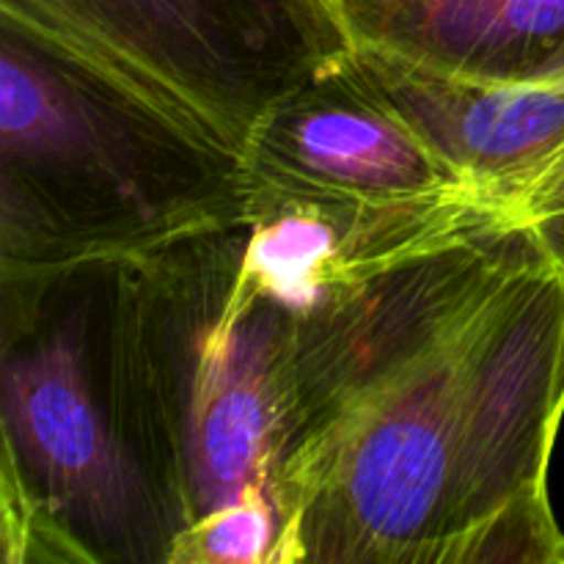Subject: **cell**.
Instances as JSON below:
<instances>
[{"label": "cell", "mask_w": 564, "mask_h": 564, "mask_svg": "<svg viewBox=\"0 0 564 564\" xmlns=\"http://www.w3.org/2000/svg\"><path fill=\"white\" fill-rule=\"evenodd\" d=\"M242 246L246 215L121 257L132 375L185 529L273 490L284 441L295 319L248 279Z\"/></svg>", "instance_id": "obj_4"}, {"label": "cell", "mask_w": 564, "mask_h": 564, "mask_svg": "<svg viewBox=\"0 0 564 564\" xmlns=\"http://www.w3.org/2000/svg\"><path fill=\"white\" fill-rule=\"evenodd\" d=\"M242 171L246 207H402L485 196L435 154L352 47L257 121L242 147Z\"/></svg>", "instance_id": "obj_6"}, {"label": "cell", "mask_w": 564, "mask_h": 564, "mask_svg": "<svg viewBox=\"0 0 564 564\" xmlns=\"http://www.w3.org/2000/svg\"><path fill=\"white\" fill-rule=\"evenodd\" d=\"M564 268L518 215L292 325L273 564H564Z\"/></svg>", "instance_id": "obj_1"}, {"label": "cell", "mask_w": 564, "mask_h": 564, "mask_svg": "<svg viewBox=\"0 0 564 564\" xmlns=\"http://www.w3.org/2000/svg\"><path fill=\"white\" fill-rule=\"evenodd\" d=\"M516 213L540 231L564 268V149L518 196Z\"/></svg>", "instance_id": "obj_10"}, {"label": "cell", "mask_w": 564, "mask_h": 564, "mask_svg": "<svg viewBox=\"0 0 564 564\" xmlns=\"http://www.w3.org/2000/svg\"><path fill=\"white\" fill-rule=\"evenodd\" d=\"M3 564H169L185 532L149 441L121 259L0 264Z\"/></svg>", "instance_id": "obj_2"}, {"label": "cell", "mask_w": 564, "mask_h": 564, "mask_svg": "<svg viewBox=\"0 0 564 564\" xmlns=\"http://www.w3.org/2000/svg\"><path fill=\"white\" fill-rule=\"evenodd\" d=\"M242 215L235 147L0 14V264L135 257Z\"/></svg>", "instance_id": "obj_3"}, {"label": "cell", "mask_w": 564, "mask_h": 564, "mask_svg": "<svg viewBox=\"0 0 564 564\" xmlns=\"http://www.w3.org/2000/svg\"><path fill=\"white\" fill-rule=\"evenodd\" d=\"M242 154L284 94L352 47L334 0H0Z\"/></svg>", "instance_id": "obj_5"}, {"label": "cell", "mask_w": 564, "mask_h": 564, "mask_svg": "<svg viewBox=\"0 0 564 564\" xmlns=\"http://www.w3.org/2000/svg\"><path fill=\"white\" fill-rule=\"evenodd\" d=\"M352 50L435 154L507 207L564 149V75L482 80Z\"/></svg>", "instance_id": "obj_7"}, {"label": "cell", "mask_w": 564, "mask_h": 564, "mask_svg": "<svg viewBox=\"0 0 564 564\" xmlns=\"http://www.w3.org/2000/svg\"><path fill=\"white\" fill-rule=\"evenodd\" d=\"M281 512L270 488H253L235 505L191 523L176 538L169 564H273Z\"/></svg>", "instance_id": "obj_9"}, {"label": "cell", "mask_w": 564, "mask_h": 564, "mask_svg": "<svg viewBox=\"0 0 564 564\" xmlns=\"http://www.w3.org/2000/svg\"><path fill=\"white\" fill-rule=\"evenodd\" d=\"M352 47L482 80L564 75V0H334Z\"/></svg>", "instance_id": "obj_8"}]
</instances>
